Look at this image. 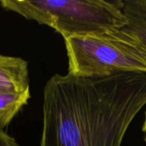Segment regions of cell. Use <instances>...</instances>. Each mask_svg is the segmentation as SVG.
Segmentation results:
<instances>
[{"label": "cell", "mask_w": 146, "mask_h": 146, "mask_svg": "<svg viewBox=\"0 0 146 146\" xmlns=\"http://www.w3.org/2000/svg\"><path fill=\"white\" fill-rule=\"evenodd\" d=\"M64 40L69 74L91 76L119 72L146 73L145 45L124 28Z\"/></svg>", "instance_id": "cell-3"}, {"label": "cell", "mask_w": 146, "mask_h": 146, "mask_svg": "<svg viewBox=\"0 0 146 146\" xmlns=\"http://www.w3.org/2000/svg\"><path fill=\"white\" fill-rule=\"evenodd\" d=\"M30 98V91L23 92H0V132L11 122Z\"/></svg>", "instance_id": "cell-6"}, {"label": "cell", "mask_w": 146, "mask_h": 146, "mask_svg": "<svg viewBox=\"0 0 146 146\" xmlns=\"http://www.w3.org/2000/svg\"><path fill=\"white\" fill-rule=\"evenodd\" d=\"M142 130H143V132L145 133V142H146V110H145V121H144V124H143Z\"/></svg>", "instance_id": "cell-8"}, {"label": "cell", "mask_w": 146, "mask_h": 146, "mask_svg": "<svg viewBox=\"0 0 146 146\" xmlns=\"http://www.w3.org/2000/svg\"><path fill=\"white\" fill-rule=\"evenodd\" d=\"M15 146H19V145H15Z\"/></svg>", "instance_id": "cell-9"}, {"label": "cell", "mask_w": 146, "mask_h": 146, "mask_svg": "<svg viewBox=\"0 0 146 146\" xmlns=\"http://www.w3.org/2000/svg\"><path fill=\"white\" fill-rule=\"evenodd\" d=\"M28 63L21 57L0 54V92L29 90Z\"/></svg>", "instance_id": "cell-4"}, {"label": "cell", "mask_w": 146, "mask_h": 146, "mask_svg": "<svg viewBox=\"0 0 146 146\" xmlns=\"http://www.w3.org/2000/svg\"><path fill=\"white\" fill-rule=\"evenodd\" d=\"M122 9L127 22L124 29L135 35L146 47V0L122 1Z\"/></svg>", "instance_id": "cell-5"}, {"label": "cell", "mask_w": 146, "mask_h": 146, "mask_svg": "<svg viewBox=\"0 0 146 146\" xmlns=\"http://www.w3.org/2000/svg\"><path fill=\"white\" fill-rule=\"evenodd\" d=\"M146 105V73L55 74L44 88L40 146H121Z\"/></svg>", "instance_id": "cell-1"}, {"label": "cell", "mask_w": 146, "mask_h": 146, "mask_svg": "<svg viewBox=\"0 0 146 146\" xmlns=\"http://www.w3.org/2000/svg\"><path fill=\"white\" fill-rule=\"evenodd\" d=\"M15 140L9 136L5 132H0V146H15Z\"/></svg>", "instance_id": "cell-7"}, {"label": "cell", "mask_w": 146, "mask_h": 146, "mask_svg": "<svg viewBox=\"0 0 146 146\" xmlns=\"http://www.w3.org/2000/svg\"><path fill=\"white\" fill-rule=\"evenodd\" d=\"M3 9L46 25L64 39L101 35L123 29L127 22L122 1L1 0Z\"/></svg>", "instance_id": "cell-2"}]
</instances>
